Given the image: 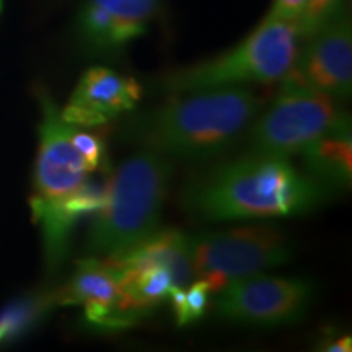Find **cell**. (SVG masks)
<instances>
[{"label":"cell","instance_id":"cell-12","mask_svg":"<svg viewBox=\"0 0 352 352\" xmlns=\"http://www.w3.org/2000/svg\"><path fill=\"white\" fill-rule=\"evenodd\" d=\"M120 271L107 259L95 256L78 261L72 279L57 292L60 305H82L85 318L96 327H120L116 318Z\"/></svg>","mask_w":352,"mask_h":352},{"label":"cell","instance_id":"cell-3","mask_svg":"<svg viewBox=\"0 0 352 352\" xmlns=\"http://www.w3.org/2000/svg\"><path fill=\"white\" fill-rule=\"evenodd\" d=\"M41 104L32 209L43 227L47 263L57 266L65 254L72 227L83 215L100 209L103 192L88 182V171L72 144L74 126L63 120L51 96L41 95Z\"/></svg>","mask_w":352,"mask_h":352},{"label":"cell","instance_id":"cell-21","mask_svg":"<svg viewBox=\"0 0 352 352\" xmlns=\"http://www.w3.org/2000/svg\"><path fill=\"white\" fill-rule=\"evenodd\" d=\"M323 351L328 352H351L352 351V336L347 334V336H341L338 340L329 341L324 344Z\"/></svg>","mask_w":352,"mask_h":352},{"label":"cell","instance_id":"cell-11","mask_svg":"<svg viewBox=\"0 0 352 352\" xmlns=\"http://www.w3.org/2000/svg\"><path fill=\"white\" fill-rule=\"evenodd\" d=\"M158 0H87L78 16L82 41L94 52L121 51L145 33Z\"/></svg>","mask_w":352,"mask_h":352},{"label":"cell","instance_id":"cell-18","mask_svg":"<svg viewBox=\"0 0 352 352\" xmlns=\"http://www.w3.org/2000/svg\"><path fill=\"white\" fill-rule=\"evenodd\" d=\"M44 307H46V303L36 300H25L8 307L0 315V342L23 331Z\"/></svg>","mask_w":352,"mask_h":352},{"label":"cell","instance_id":"cell-4","mask_svg":"<svg viewBox=\"0 0 352 352\" xmlns=\"http://www.w3.org/2000/svg\"><path fill=\"white\" fill-rule=\"evenodd\" d=\"M170 158L139 148L114 170L88 233V252L113 258L129 252L160 226L171 178Z\"/></svg>","mask_w":352,"mask_h":352},{"label":"cell","instance_id":"cell-6","mask_svg":"<svg viewBox=\"0 0 352 352\" xmlns=\"http://www.w3.org/2000/svg\"><path fill=\"white\" fill-rule=\"evenodd\" d=\"M186 236L192 279L206 280L212 294L292 258L290 240L271 226L233 227Z\"/></svg>","mask_w":352,"mask_h":352},{"label":"cell","instance_id":"cell-10","mask_svg":"<svg viewBox=\"0 0 352 352\" xmlns=\"http://www.w3.org/2000/svg\"><path fill=\"white\" fill-rule=\"evenodd\" d=\"M140 98L142 87L138 80L95 65L80 77L60 116L77 127L104 126L134 111Z\"/></svg>","mask_w":352,"mask_h":352},{"label":"cell","instance_id":"cell-15","mask_svg":"<svg viewBox=\"0 0 352 352\" xmlns=\"http://www.w3.org/2000/svg\"><path fill=\"white\" fill-rule=\"evenodd\" d=\"M114 266L131 264H155L170 271L173 285L186 289L192 283V270L189 261L188 236L178 230H157L148 239L140 241L129 252L113 258H104Z\"/></svg>","mask_w":352,"mask_h":352},{"label":"cell","instance_id":"cell-8","mask_svg":"<svg viewBox=\"0 0 352 352\" xmlns=\"http://www.w3.org/2000/svg\"><path fill=\"white\" fill-rule=\"evenodd\" d=\"M314 285L302 279L256 274L217 292L215 311L222 318L254 327H283L305 315Z\"/></svg>","mask_w":352,"mask_h":352},{"label":"cell","instance_id":"cell-19","mask_svg":"<svg viewBox=\"0 0 352 352\" xmlns=\"http://www.w3.org/2000/svg\"><path fill=\"white\" fill-rule=\"evenodd\" d=\"M210 287L206 280L195 279V283L189 284L186 289H184V302L182 310L176 316V323L179 327H186L189 323H195L204 315L206 308H208L209 297H210Z\"/></svg>","mask_w":352,"mask_h":352},{"label":"cell","instance_id":"cell-14","mask_svg":"<svg viewBox=\"0 0 352 352\" xmlns=\"http://www.w3.org/2000/svg\"><path fill=\"white\" fill-rule=\"evenodd\" d=\"M114 267L120 271L116 305V318L120 327H126L139 315L151 311L153 307L168 297L173 279L165 267L155 264H131V266Z\"/></svg>","mask_w":352,"mask_h":352},{"label":"cell","instance_id":"cell-22","mask_svg":"<svg viewBox=\"0 0 352 352\" xmlns=\"http://www.w3.org/2000/svg\"><path fill=\"white\" fill-rule=\"evenodd\" d=\"M0 7H2V0H0Z\"/></svg>","mask_w":352,"mask_h":352},{"label":"cell","instance_id":"cell-13","mask_svg":"<svg viewBox=\"0 0 352 352\" xmlns=\"http://www.w3.org/2000/svg\"><path fill=\"white\" fill-rule=\"evenodd\" d=\"M303 165L311 178L324 186L349 188L352 183V126L349 114H342L334 124L300 152Z\"/></svg>","mask_w":352,"mask_h":352},{"label":"cell","instance_id":"cell-9","mask_svg":"<svg viewBox=\"0 0 352 352\" xmlns=\"http://www.w3.org/2000/svg\"><path fill=\"white\" fill-rule=\"evenodd\" d=\"M285 77L334 100L352 94V28L346 12L300 41L296 60Z\"/></svg>","mask_w":352,"mask_h":352},{"label":"cell","instance_id":"cell-16","mask_svg":"<svg viewBox=\"0 0 352 352\" xmlns=\"http://www.w3.org/2000/svg\"><path fill=\"white\" fill-rule=\"evenodd\" d=\"M346 0H307L300 19L297 20L300 41L320 32L323 26L344 12Z\"/></svg>","mask_w":352,"mask_h":352},{"label":"cell","instance_id":"cell-7","mask_svg":"<svg viewBox=\"0 0 352 352\" xmlns=\"http://www.w3.org/2000/svg\"><path fill=\"white\" fill-rule=\"evenodd\" d=\"M261 116L250 126L248 152L290 158L329 129L344 114L333 96L284 77Z\"/></svg>","mask_w":352,"mask_h":352},{"label":"cell","instance_id":"cell-17","mask_svg":"<svg viewBox=\"0 0 352 352\" xmlns=\"http://www.w3.org/2000/svg\"><path fill=\"white\" fill-rule=\"evenodd\" d=\"M72 144L77 148L88 173L100 171L107 166V145L98 132L82 131L77 126L72 129Z\"/></svg>","mask_w":352,"mask_h":352},{"label":"cell","instance_id":"cell-20","mask_svg":"<svg viewBox=\"0 0 352 352\" xmlns=\"http://www.w3.org/2000/svg\"><path fill=\"white\" fill-rule=\"evenodd\" d=\"M307 0H274L267 16L280 20L297 21L300 19L303 8H305Z\"/></svg>","mask_w":352,"mask_h":352},{"label":"cell","instance_id":"cell-2","mask_svg":"<svg viewBox=\"0 0 352 352\" xmlns=\"http://www.w3.org/2000/svg\"><path fill=\"white\" fill-rule=\"evenodd\" d=\"M328 189L289 158L246 152L192 179L183 191V206L212 222L287 217L318 208Z\"/></svg>","mask_w":352,"mask_h":352},{"label":"cell","instance_id":"cell-1","mask_svg":"<svg viewBox=\"0 0 352 352\" xmlns=\"http://www.w3.org/2000/svg\"><path fill=\"white\" fill-rule=\"evenodd\" d=\"M259 109L261 100L248 87L189 91L131 114L120 138L166 158L210 160L243 138Z\"/></svg>","mask_w":352,"mask_h":352},{"label":"cell","instance_id":"cell-5","mask_svg":"<svg viewBox=\"0 0 352 352\" xmlns=\"http://www.w3.org/2000/svg\"><path fill=\"white\" fill-rule=\"evenodd\" d=\"M300 33L297 21L266 16L243 41L212 59L171 70L160 87L171 94L246 87L283 80L296 60Z\"/></svg>","mask_w":352,"mask_h":352}]
</instances>
